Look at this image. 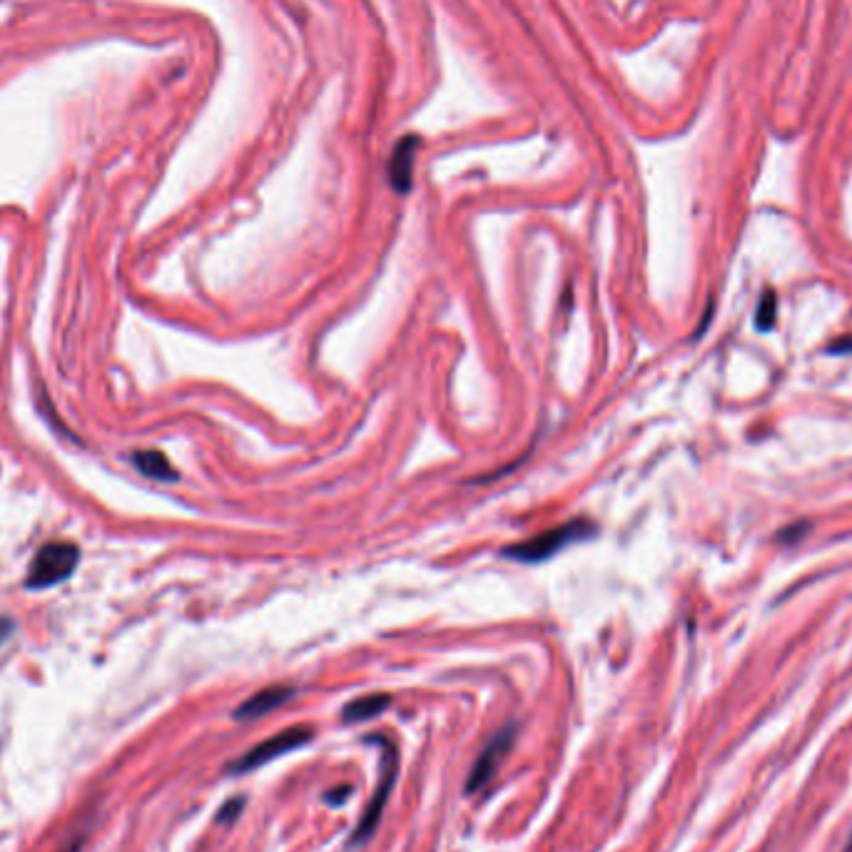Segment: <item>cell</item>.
I'll return each mask as SVG.
<instances>
[{
  "instance_id": "cell-1",
  "label": "cell",
  "mask_w": 852,
  "mask_h": 852,
  "mask_svg": "<svg viewBox=\"0 0 852 852\" xmlns=\"http://www.w3.org/2000/svg\"><path fill=\"white\" fill-rule=\"evenodd\" d=\"M593 531L596 529H593L591 521L573 519L568 521V524L556 526V529L541 531L534 539H526L521 541V544L509 546L504 554L509 556V559L521 561V564H541V561L551 559V556H556L559 551H564L566 546L578 544V541L593 536Z\"/></svg>"
},
{
  "instance_id": "cell-2",
  "label": "cell",
  "mask_w": 852,
  "mask_h": 852,
  "mask_svg": "<svg viewBox=\"0 0 852 852\" xmlns=\"http://www.w3.org/2000/svg\"><path fill=\"white\" fill-rule=\"evenodd\" d=\"M367 743L379 745V748H382V770H379V785H377V790H374V798L369 800V805L364 808L362 820H359L357 830H354L352 840H349V845H352V848H357V845L367 843V840L372 838V833L377 830L379 820H382L384 808H387L389 793H392L394 783H397V773H399L397 748H394V745L389 743L387 738H382V735H369Z\"/></svg>"
},
{
  "instance_id": "cell-3",
  "label": "cell",
  "mask_w": 852,
  "mask_h": 852,
  "mask_svg": "<svg viewBox=\"0 0 852 852\" xmlns=\"http://www.w3.org/2000/svg\"><path fill=\"white\" fill-rule=\"evenodd\" d=\"M80 549L68 541H53L45 544L43 549L35 554L33 564H30L28 578H25V588H50L63 583L70 578L78 568Z\"/></svg>"
},
{
  "instance_id": "cell-4",
  "label": "cell",
  "mask_w": 852,
  "mask_h": 852,
  "mask_svg": "<svg viewBox=\"0 0 852 852\" xmlns=\"http://www.w3.org/2000/svg\"><path fill=\"white\" fill-rule=\"evenodd\" d=\"M309 740H312V728H307V725H294V728L282 730V733L272 735V738L262 740L260 745H255L252 750H247L245 755H242L237 763L230 765V773H250V770L262 768L265 763H270V760L280 758V755L292 753V750H299L302 745H307Z\"/></svg>"
},
{
  "instance_id": "cell-5",
  "label": "cell",
  "mask_w": 852,
  "mask_h": 852,
  "mask_svg": "<svg viewBox=\"0 0 852 852\" xmlns=\"http://www.w3.org/2000/svg\"><path fill=\"white\" fill-rule=\"evenodd\" d=\"M514 740H516V725H506V728H501L499 733H496L494 738L486 743V748L481 750V755L476 758L474 768H471L469 780H466V785H464L466 793H469V795L479 793L481 788H486V785L494 780L496 770H499V765L506 760L511 745H514Z\"/></svg>"
},
{
  "instance_id": "cell-6",
  "label": "cell",
  "mask_w": 852,
  "mask_h": 852,
  "mask_svg": "<svg viewBox=\"0 0 852 852\" xmlns=\"http://www.w3.org/2000/svg\"><path fill=\"white\" fill-rule=\"evenodd\" d=\"M292 696H294V688L292 686H270V688H262V691H257L252 698H247V701L235 710V718L237 720L262 718V715L272 713V710H277L280 706H284V703H287Z\"/></svg>"
},
{
  "instance_id": "cell-7",
  "label": "cell",
  "mask_w": 852,
  "mask_h": 852,
  "mask_svg": "<svg viewBox=\"0 0 852 852\" xmlns=\"http://www.w3.org/2000/svg\"><path fill=\"white\" fill-rule=\"evenodd\" d=\"M392 706V696L387 693H372V696L354 698L347 708H344V720L347 723H362V720L377 718L379 713H384Z\"/></svg>"
},
{
  "instance_id": "cell-8",
  "label": "cell",
  "mask_w": 852,
  "mask_h": 852,
  "mask_svg": "<svg viewBox=\"0 0 852 852\" xmlns=\"http://www.w3.org/2000/svg\"><path fill=\"white\" fill-rule=\"evenodd\" d=\"M133 464L138 466V471H142V474L150 476V479H157V481L177 479L175 469H172V464L167 461V456L162 454V451H155V449L138 451V454L133 456Z\"/></svg>"
},
{
  "instance_id": "cell-9",
  "label": "cell",
  "mask_w": 852,
  "mask_h": 852,
  "mask_svg": "<svg viewBox=\"0 0 852 852\" xmlns=\"http://www.w3.org/2000/svg\"><path fill=\"white\" fill-rule=\"evenodd\" d=\"M242 808H245V798L227 800V803L217 810V823H235L237 815L242 813Z\"/></svg>"
},
{
  "instance_id": "cell-10",
  "label": "cell",
  "mask_w": 852,
  "mask_h": 852,
  "mask_svg": "<svg viewBox=\"0 0 852 852\" xmlns=\"http://www.w3.org/2000/svg\"><path fill=\"white\" fill-rule=\"evenodd\" d=\"M349 793H352V788H349V785H339V788L329 790V793L324 795V803H329V805H342V803H347Z\"/></svg>"
},
{
  "instance_id": "cell-11",
  "label": "cell",
  "mask_w": 852,
  "mask_h": 852,
  "mask_svg": "<svg viewBox=\"0 0 852 852\" xmlns=\"http://www.w3.org/2000/svg\"><path fill=\"white\" fill-rule=\"evenodd\" d=\"M15 633V621L8 616H0V646H3L5 641H8L10 636Z\"/></svg>"
},
{
  "instance_id": "cell-12",
  "label": "cell",
  "mask_w": 852,
  "mask_h": 852,
  "mask_svg": "<svg viewBox=\"0 0 852 852\" xmlns=\"http://www.w3.org/2000/svg\"><path fill=\"white\" fill-rule=\"evenodd\" d=\"M80 850H83V838H80V840H73V843L65 845V848L60 850V852H80Z\"/></svg>"
},
{
  "instance_id": "cell-13",
  "label": "cell",
  "mask_w": 852,
  "mask_h": 852,
  "mask_svg": "<svg viewBox=\"0 0 852 852\" xmlns=\"http://www.w3.org/2000/svg\"><path fill=\"white\" fill-rule=\"evenodd\" d=\"M845 852H852V838H850V843H848V848H845Z\"/></svg>"
}]
</instances>
